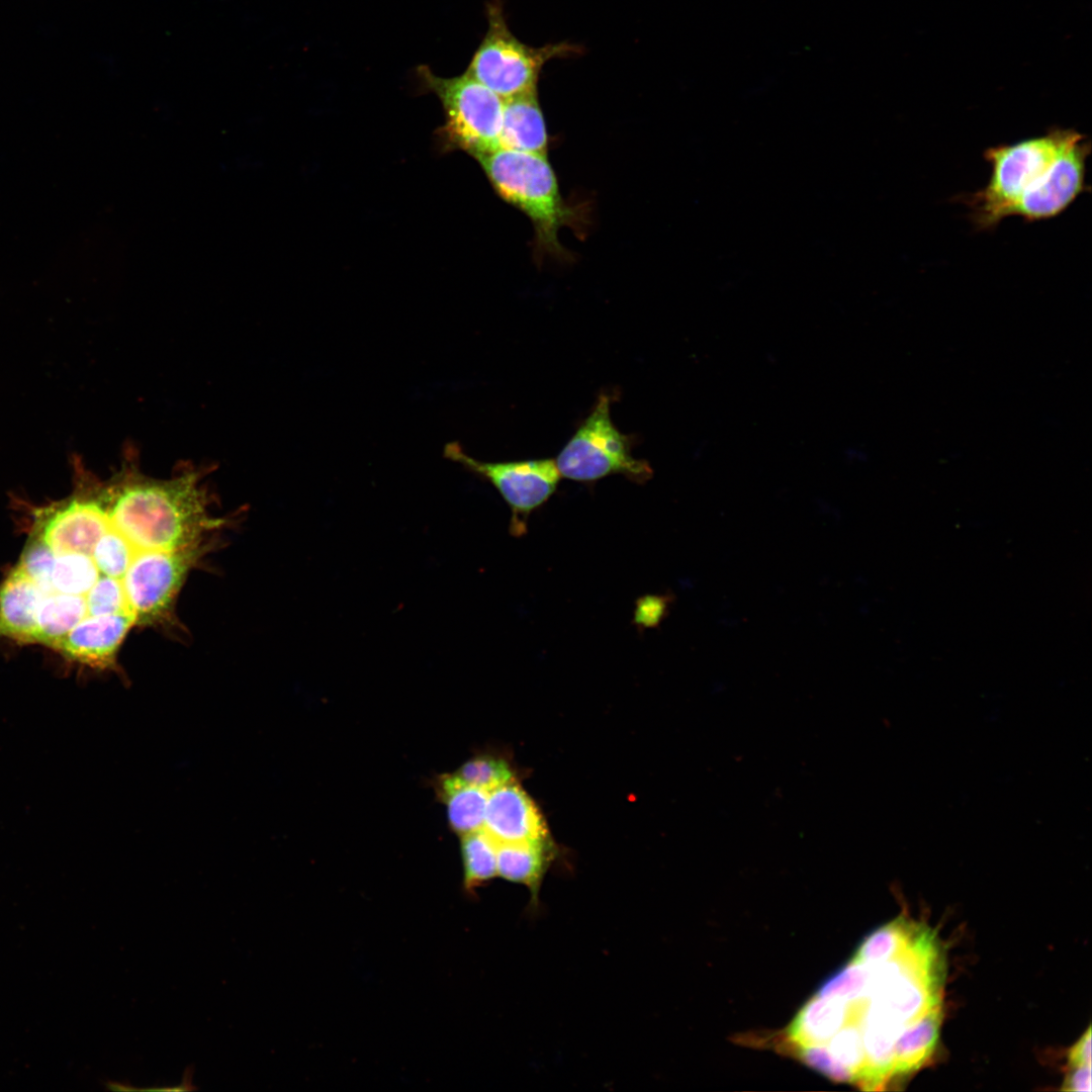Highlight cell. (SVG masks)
Returning a JSON list of instances; mask_svg holds the SVG:
<instances>
[{
	"instance_id": "6da1fadb",
	"label": "cell",
	"mask_w": 1092,
	"mask_h": 1092,
	"mask_svg": "<svg viewBox=\"0 0 1092 1092\" xmlns=\"http://www.w3.org/2000/svg\"><path fill=\"white\" fill-rule=\"evenodd\" d=\"M1091 142L1073 128L1053 127L1039 136L987 148V184L961 196L978 230L1004 218L1037 221L1058 216L1089 188L1086 163Z\"/></svg>"
},
{
	"instance_id": "7a4b0ae2",
	"label": "cell",
	"mask_w": 1092,
	"mask_h": 1092,
	"mask_svg": "<svg viewBox=\"0 0 1092 1092\" xmlns=\"http://www.w3.org/2000/svg\"><path fill=\"white\" fill-rule=\"evenodd\" d=\"M475 159L495 193L531 220L536 256L567 259L558 233L577 225L580 210L563 199L547 156L498 148Z\"/></svg>"
},
{
	"instance_id": "3957f363",
	"label": "cell",
	"mask_w": 1092,
	"mask_h": 1092,
	"mask_svg": "<svg viewBox=\"0 0 1092 1092\" xmlns=\"http://www.w3.org/2000/svg\"><path fill=\"white\" fill-rule=\"evenodd\" d=\"M417 73L423 88L442 103L445 122L437 138L443 151L461 150L476 158L499 148L504 99L466 72L443 78L421 66Z\"/></svg>"
},
{
	"instance_id": "277c9868",
	"label": "cell",
	"mask_w": 1092,
	"mask_h": 1092,
	"mask_svg": "<svg viewBox=\"0 0 1092 1092\" xmlns=\"http://www.w3.org/2000/svg\"><path fill=\"white\" fill-rule=\"evenodd\" d=\"M487 31L466 73L504 100L537 91L543 66L578 50L565 42L541 48L525 44L508 28L500 0L487 4Z\"/></svg>"
},
{
	"instance_id": "5b68a950",
	"label": "cell",
	"mask_w": 1092,
	"mask_h": 1092,
	"mask_svg": "<svg viewBox=\"0 0 1092 1092\" xmlns=\"http://www.w3.org/2000/svg\"><path fill=\"white\" fill-rule=\"evenodd\" d=\"M611 404L612 396L601 393L592 412L561 449L555 459L561 477L592 482L621 474L635 483H644L652 477L649 463L633 456L630 436L613 423Z\"/></svg>"
},
{
	"instance_id": "8992f818",
	"label": "cell",
	"mask_w": 1092,
	"mask_h": 1092,
	"mask_svg": "<svg viewBox=\"0 0 1092 1092\" xmlns=\"http://www.w3.org/2000/svg\"><path fill=\"white\" fill-rule=\"evenodd\" d=\"M444 456L494 486L511 510L510 532L515 536L526 533L529 516L551 497L561 478L550 458L483 462L457 442L445 445Z\"/></svg>"
},
{
	"instance_id": "52a82bcc",
	"label": "cell",
	"mask_w": 1092,
	"mask_h": 1092,
	"mask_svg": "<svg viewBox=\"0 0 1092 1092\" xmlns=\"http://www.w3.org/2000/svg\"><path fill=\"white\" fill-rule=\"evenodd\" d=\"M104 484L87 483L84 494L56 509L42 524L39 536L56 554H90L108 525Z\"/></svg>"
},
{
	"instance_id": "ba28073f",
	"label": "cell",
	"mask_w": 1092,
	"mask_h": 1092,
	"mask_svg": "<svg viewBox=\"0 0 1092 1092\" xmlns=\"http://www.w3.org/2000/svg\"><path fill=\"white\" fill-rule=\"evenodd\" d=\"M483 829L497 844L550 840L540 809L515 781L488 792Z\"/></svg>"
},
{
	"instance_id": "9c48e42d",
	"label": "cell",
	"mask_w": 1092,
	"mask_h": 1092,
	"mask_svg": "<svg viewBox=\"0 0 1092 1092\" xmlns=\"http://www.w3.org/2000/svg\"><path fill=\"white\" fill-rule=\"evenodd\" d=\"M132 629L128 621L116 616L86 617L54 648L75 663L114 671L120 647Z\"/></svg>"
},
{
	"instance_id": "30bf717a",
	"label": "cell",
	"mask_w": 1092,
	"mask_h": 1092,
	"mask_svg": "<svg viewBox=\"0 0 1092 1092\" xmlns=\"http://www.w3.org/2000/svg\"><path fill=\"white\" fill-rule=\"evenodd\" d=\"M553 857L550 840L497 844V876L527 888L530 914H536L541 908L540 891Z\"/></svg>"
},
{
	"instance_id": "8fae6325",
	"label": "cell",
	"mask_w": 1092,
	"mask_h": 1092,
	"mask_svg": "<svg viewBox=\"0 0 1092 1092\" xmlns=\"http://www.w3.org/2000/svg\"><path fill=\"white\" fill-rule=\"evenodd\" d=\"M44 594L17 567L0 585V636L32 642Z\"/></svg>"
},
{
	"instance_id": "7c38bea8",
	"label": "cell",
	"mask_w": 1092,
	"mask_h": 1092,
	"mask_svg": "<svg viewBox=\"0 0 1092 1092\" xmlns=\"http://www.w3.org/2000/svg\"><path fill=\"white\" fill-rule=\"evenodd\" d=\"M499 148L547 156L548 134L537 91L504 100Z\"/></svg>"
},
{
	"instance_id": "4fadbf2b",
	"label": "cell",
	"mask_w": 1092,
	"mask_h": 1092,
	"mask_svg": "<svg viewBox=\"0 0 1092 1092\" xmlns=\"http://www.w3.org/2000/svg\"><path fill=\"white\" fill-rule=\"evenodd\" d=\"M847 1019L846 1002L814 995L796 1014L786 1034L795 1046L825 1044Z\"/></svg>"
},
{
	"instance_id": "5bb4252c",
	"label": "cell",
	"mask_w": 1092,
	"mask_h": 1092,
	"mask_svg": "<svg viewBox=\"0 0 1092 1092\" xmlns=\"http://www.w3.org/2000/svg\"><path fill=\"white\" fill-rule=\"evenodd\" d=\"M437 793L447 810L452 830L460 835L483 828L488 792L455 774L440 777Z\"/></svg>"
},
{
	"instance_id": "9a60e30c",
	"label": "cell",
	"mask_w": 1092,
	"mask_h": 1092,
	"mask_svg": "<svg viewBox=\"0 0 1092 1092\" xmlns=\"http://www.w3.org/2000/svg\"><path fill=\"white\" fill-rule=\"evenodd\" d=\"M86 617L87 608L84 597L55 592L47 594L39 604L32 642L54 648Z\"/></svg>"
},
{
	"instance_id": "2e32d148",
	"label": "cell",
	"mask_w": 1092,
	"mask_h": 1092,
	"mask_svg": "<svg viewBox=\"0 0 1092 1092\" xmlns=\"http://www.w3.org/2000/svg\"><path fill=\"white\" fill-rule=\"evenodd\" d=\"M496 848L483 828L461 835L463 889L468 895L497 876Z\"/></svg>"
},
{
	"instance_id": "e0dca14e",
	"label": "cell",
	"mask_w": 1092,
	"mask_h": 1092,
	"mask_svg": "<svg viewBox=\"0 0 1092 1092\" xmlns=\"http://www.w3.org/2000/svg\"><path fill=\"white\" fill-rule=\"evenodd\" d=\"M57 555L52 572L53 592L85 597L99 578L91 556L79 552Z\"/></svg>"
},
{
	"instance_id": "ac0fdd59",
	"label": "cell",
	"mask_w": 1092,
	"mask_h": 1092,
	"mask_svg": "<svg viewBox=\"0 0 1092 1092\" xmlns=\"http://www.w3.org/2000/svg\"><path fill=\"white\" fill-rule=\"evenodd\" d=\"M454 774L465 783L487 792L514 781L508 761L491 754H479L468 759Z\"/></svg>"
},
{
	"instance_id": "d6986e66",
	"label": "cell",
	"mask_w": 1092,
	"mask_h": 1092,
	"mask_svg": "<svg viewBox=\"0 0 1092 1092\" xmlns=\"http://www.w3.org/2000/svg\"><path fill=\"white\" fill-rule=\"evenodd\" d=\"M869 968L866 963L851 960L820 986L815 995L849 1001L861 996L867 988Z\"/></svg>"
},
{
	"instance_id": "ffe728a7",
	"label": "cell",
	"mask_w": 1092,
	"mask_h": 1092,
	"mask_svg": "<svg viewBox=\"0 0 1092 1092\" xmlns=\"http://www.w3.org/2000/svg\"><path fill=\"white\" fill-rule=\"evenodd\" d=\"M830 1054L853 1075L857 1084L862 1074L866 1057L861 1034L854 1023L844 1024L826 1043Z\"/></svg>"
},
{
	"instance_id": "44dd1931",
	"label": "cell",
	"mask_w": 1092,
	"mask_h": 1092,
	"mask_svg": "<svg viewBox=\"0 0 1092 1092\" xmlns=\"http://www.w3.org/2000/svg\"><path fill=\"white\" fill-rule=\"evenodd\" d=\"M57 554L37 534L28 542L17 568L47 595L53 593L52 572Z\"/></svg>"
},
{
	"instance_id": "7402d4cb",
	"label": "cell",
	"mask_w": 1092,
	"mask_h": 1092,
	"mask_svg": "<svg viewBox=\"0 0 1092 1092\" xmlns=\"http://www.w3.org/2000/svg\"><path fill=\"white\" fill-rule=\"evenodd\" d=\"M798 1058L810 1068L836 1082L853 1083V1075L840 1064L825 1044L795 1046Z\"/></svg>"
},
{
	"instance_id": "603a6c76",
	"label": "cell",
	"mask_w": 1092,
	"mask_h": 1092,
	"mask_svg": "<svg viewBox=\"0 0 1092 1092\" xmlns=\"http://www.w3.org/2000/svg\"><path fill=\"white\" fill-rule=\"evenodd\" d=\"M1061 1090L1072 1092L1091 1091V1065L1070 1067L1066 1074Z\"/></svg>"
},
{
	"instance_id": "cb8c5ba5",
	"label": "cell",
	"mask_w": 1092,
	"mask_h": 1092,
	"mask_svg": "<svg viewBox=\"0 0 1092 1092\" xmlns=\"http://www.w3.org/2000/svg\"><path fill=\"white\" fill-rule=\"evenodd\" d=\"M1069 1067L1091 1065V1027L1080 1036L1068 1053Z\"/></svg>"
},
{
	"instance_id": "d4e9b609",
	"label": "cell",
	"mask_w": 1092,
	"mask_h": 1092,
	"mask_svg": "<svg viewBox=\"0 0 1092 1092\" xmlns=\"http://www.w3.org/2000/svg\"><path fill=\"white\" fill-rule=\"evenodd\" d=\"M106 1084H107V1088L110 1089V1090H115V1091L136 1090V1088L131 1087L129 1084H124L122 1082L121 1083L120 1082H108Z\"/></svg>"
}]
</instances>
